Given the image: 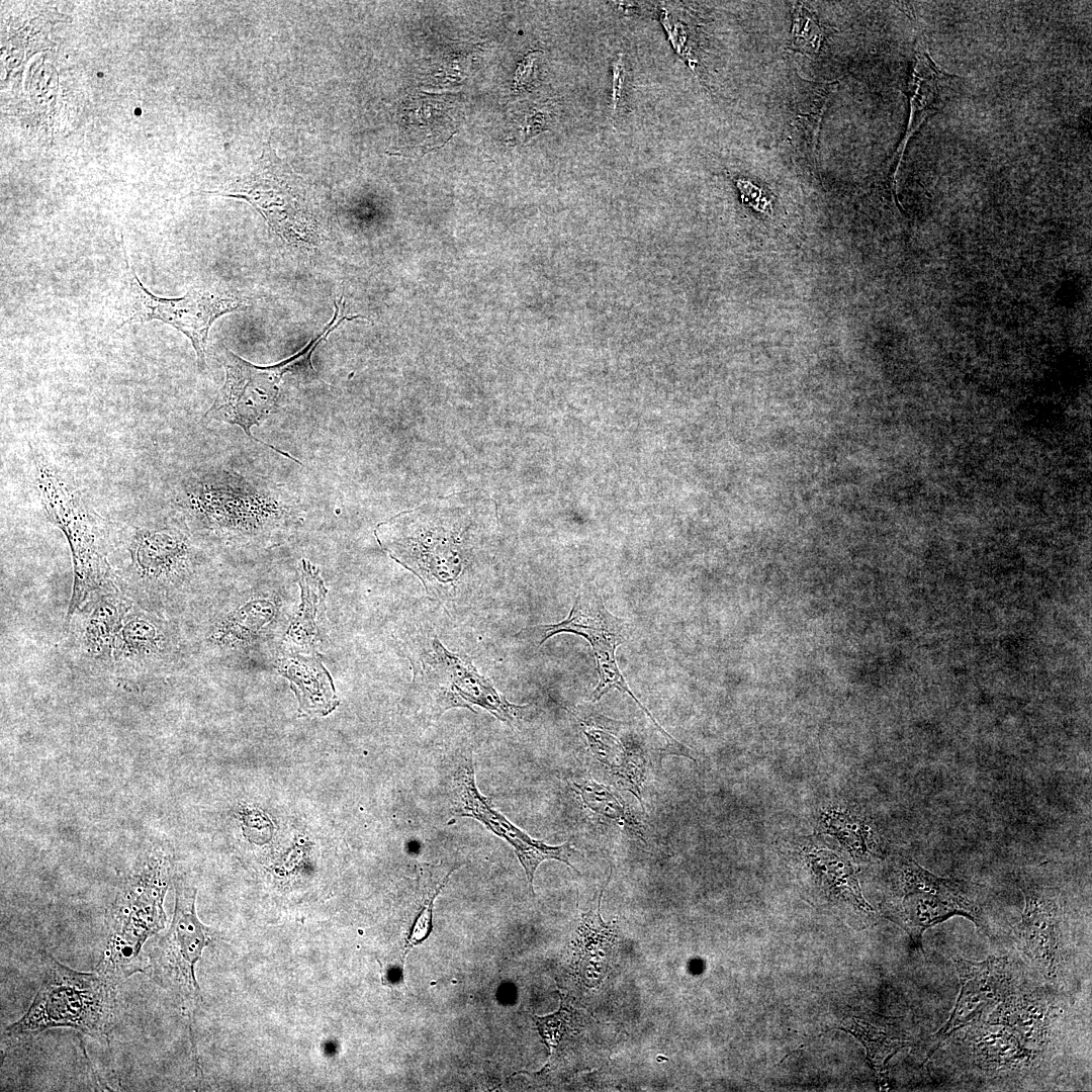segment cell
I'll return each mask as SVG.
<instances>
[{
  "mask_svg": "<svg viewBox=\"0 0 1092 1092\" xmlns=\"http://www.w3.org/2000/svg\"><path fill=\"white\" fill-rule=\"evenodd\" d=\"M989 1024L1006 1025L1017 1033L1024 1045L1037 1049L1046 1041L1050 1008L1036 996L1009 994L991 1014Z\"/></svg>",
  "mask_w": 1092,
  "mask_h": 1092,
  "instance_id": "7402d4cb",
  "label": "cell"
},
{
  "mask_svg": "<svg viewBox=\"0 0 1092 1092\" xmlns=\"http://www.w3.org/2000/svg\"><path fill=\"white\" fill-rule=\"evenodd\" d=\"M133 604L115 586L93 596L66 620H77L73 625L77 655L93 670L110 671L117 632Z\"/></svg>",
  "mask_w": 1092,
  "mask_h": 1092,
  "instance_id": "e0dca14e",
  "label": "cell"
},
{
  "mask_svg": "<svg viewBox=\"0 0 1092 1092\" xmlns=\"http://www.w3.org/2000/svg\"><path fill=\"white\" fill-rule=\"evenodd\" d=\"M174 641L165 618L133 604L117 632L110 671L155 673L166 666Z\"/></svg>",
  "mask_w": 1092,
  "mask_h": 1092,
  "instance_id": "2e32d148",
  "label": "cell"
},
{
  "mask_svg": "<svg viewBox=\"0 0 1092 1092\" xmlns=\"http://www.w3.org/2000/svg\"><path fill=\"white\" fill-rule=\"evenodd\" d=\"M195 898L196 889L177 884L171 926L154 945L147 967L153 978L176 993L189 1011L199 997L194 967L211 935L197 918Z\"/></svg>",
  "mask_w": 1092,
  "mask_h": 1092,
  "instance_id": "8fae6325",
  "label": "cell"
},
{
  "mask_svg": "<svg viewBox=\"0 0 1092 1092\" xmlns=\"http://www.w3.org/2000/svg\"><path fill=\"white\" fill-rule=\"evenodd\" d=\"M978 1038L975 1057L988 1067L1000 1068L1025 1055L1022 1041L1006 1029H986Z\"/></svg>",
  "mask_w": 1092,
  "mask_h": 1092,
  "instance_id": "d4e9b609",
  "label": "cell"
},
{
  "mask_svg": "<svg viewBox=\"0 0 1092 1092\" xmlns=\"http://www.w3.org/2000/svg\"><path fill=\"white\" fill-rule=\"evenodd\" d=\"M572 788L588 809L614 821L627 833L646 843L643 825L618 793L592 780L574 782Z\"/></svg>",
  "mask_w": 1092,
  "mask_h": 1092,
  "instance_id": "603a6c76",
  "label": "cell"
},
{
  "mask_svg": "<svg viewBox=\"0 0 1092 1092\" xmlns=\"http://www.w3.org/2000/svg\"><path fill=\"white\" fill-rule=\"evenodd\" d=\"M541 632L539 646L560 633H572L586 639L595 654L599 684L589 695L590 702L599 701L612 689L629 695L636 704L640 701L630 690L616 660V649L628 637L627 623L610 613L600 593L592 586L578 590L568 616L556 623L533 627Z\"/></svg>",
  "mask_w": 1092,
  "mask_h": 1092,
  "instance_id": "4fadbf2b",
  "label": "cell"
},
{
  "mask_svg": "<svg viewBox=\"0 0 1092 1092\" xmlns=\"http://www.w3.org/2000/svg\"><path fill=\"white\" fill-rule=\"evenodd\" d=\"M277 670L289 680L299 712L309 716H326L338 707L333 678L316 654L288 652L278 660Z\"/></svg>",
  "mask_w": 1092,
  "mask_h": 1092,
  "instance_id": "ffe728a7",
  "label": "cell"
},
{
  "mask_svg": "<svg viewBox=\"0 0 1092 1092\" xmlns=\"http://www.w3.org/2000/svg\"><path fill=\"white\" fill-rule=\"evenodd\" d=\"M622 69H624L623 64H622L621 60H618L616 62L615 66H614L613 112L617 108L619 99L621 97L622 80H623L622 72H624V70H622Z\"/></svg>",
  "mask_w": 1092,
  "mask_h": 1092,
  "instance_id": "83f0119b",
  "label": "cell"
},
{
  "mask_svg": "<svg viewBox=\"0 0 1092 1092\" xmlns=\"http://www.w3.org/2000/svg\"><path fill=\"white\" fill-rule=\"evenodd\" d=\"M844 1029L852 1033L861 1041L867 1051L868 1061L875 1071L878 1083L881 1088L885 1089V1087L888 1086V1061L898 1051L908 1046L910 1043L900 1038L892 1037L886 1031L862 1020L853 1019L852 1023Z\"/></svg>",
  "mask_w": 1092,
  "mask_h": 1092,
  "instance_id": "cb8c5ba5",
  "label": "cell"
},
{
  "mask_svg": "<svg viewBox=\"0 0 1092 1092\" xmlns=\"http://www.w3.org/2000/svg\"><path fill=\"white\" fill-rule=\"evenodd\" d=\"M497 524L496 506L478 491L436 498L380 523V547L416 574L427 593L451 588L485 557Z\"/></svg>",
  "mask_w": 1092,
  "mask_h": 1092,
  "instance_id": "6da1fadb",
  "label": "cell"
},
{
  "mask_svg": "<svg viewBox=\"0 0 1092 1092\" xmlns=\"http://www.w3.org/2000/svg\"><path fill=\"white\" fill-rule=\"evenodd\" d=\"M125 285L121 297L120 324L161 321L183 333L191 341L200 371L206 368L208 333L214 321L229 312L243 310L250 299L233 293L191 287L177 298H163L149 292L129 265L122 245Z\"/></svg>",
  "mask_w": 1092,
  "mask_h": 1092,
  "instance_id": "ba28073f",
  "label": "cell"
},
{
  "mask_svg": "<svg viewBox=\"0 0 1092 1092\" xmlns=\"http://www.w3.org/2000/svg\"><path fill=\"white\" fill-rule=\"evenodd\" d=\"M436 693L441 711L478 706L497 720L511 724L523 717L530 705H515L499 694L491 681L478 673L467 657L446 649L437 637L415 668V675Z\"/></svg>",
  "mask_w": 1092,
  "mask_h": 1092,
  "instance_id": "7c38bea8",
  "label": "cell"
},
{
  "mask_svg": "<svg viewBox=\"0 0 1092 1092\" xmlns=\"http://www.w3.org/2000/svg\"><path fill=\"white\" fill-rule=\"evenodd\" d=\"M127 540V566L115 573L118 587L142 609L166 619L194 575L189 536L176 527H134Z\"/></svg>",
  "mask_w": 1092,
  "mask_h": 1092,
  "instance_id": "5b68a950",
  "label": "cell"
},
{
  "mask_svg": "<svg viewBox=\"0 0 1092 1092\" xmlns=\"http://www.w3.org/2000/svg\"><path fill=\"white\" fill-rule=\"evenodd\" d=\"M1025 908L1018 932L1027 956L1046 977H1054L1059 966L1060 895L1054 888L1022 881Z\"/></svg>",
  "mask_w": 1092,
  "mask_h": 1092,
  "instance_id": "ac0fdd59",
  "label": "cell"
},
{
  "mask_svg": "<svg viewBox=\"0 0 1092 1092\" xmlns=\"http://www.w3.org/2000/svg\"><path fill=\"white\" fill-rule=\"evenodd\" d=\"M822 38V31L811 11L801 4L795 5L792 29L793 48L805 53H817Z\"/></svg>",
  "mask_w": 1092,
  "mask_h": 1092,
  "instance_id": "484cf974",
  "label": "cell"
},
{
  "mask_svg": "<svg viewBox=\"0 0 1092 1092\" xmlns=\"http://www.w3.org/2000/svg\"><path fill=\"white\" fill-rule=\"evenodd\" d=\"M454 782L457 795L455 814L459 817H468L479 821L513 847L524 868L533 894L534 875L542 861L555 859L574 869L569 858L577 851L572 848L569 841L561 845H548L541 840L532 838L499 813L493 807L491 801L479 792L475 783L474 767L470 756L465 757L459 764Z\"/></svg>",
  "mask_w": 1092,
  "mask_h": 1092,
  "instance_id": "5bb4252c",
  "label": "cell"
},
{
  "mask_svg": "<svg viewBox=\"0 0 1092 1092\" xmlns=\"http://www.w3.org/2000/svg\"><path fill=\"white\" fill-rule=\"evenodd\" d=\"M116 1010L115 983L95 973H82L46 957L42 983L24 1015L5 1029L26 1036L54 1027H72L95 1037L110 1032Z\"/></svg>",
  "mask_w": 1092,
  "mask_h": 1092,
  "instance_id": "277c9868",
  "label": "cell"
},
{
  "mask_svg": "<svg viewBox=\"0 0 1092 1092\" xmlns=\"http://www.w3.org/2000/svg\"><path fill=\"white\" fill-rule=\"evenodd\" d=\"M454 870L455 869H452L444 877L442 882L439 884L438 887H436L434 889V891L432 893H428V896H427V899H426V904H425L424 907H422V910H421L420 914L418 915V917H417V919H416V921H415V923L413 925L411 933L406 938V942H405V945H404L403 959L406 957V954L415 946L421 944L423 941H425L429 937V935H430V933H431V931L433 929L434 901L437 898V896L439 895V893L441 892V890L445 887L450 875L453 873Z\"/></svg>",
  "mask_w": 1092,
  "mask_h": 1092,
  "instance_id": "4316f807",
  "label": "cell"
},
{
  "mask_svg": "<svg viewBox=\"0 0 1092 1092\" xmlns=\"http://www.w3.org/2000/svg\"><path fill=\"white\" fill-rule=\"evenodd\" d=\"M301 604L296 610L284 637L287 652H312L321 638L320 622L325 611L328 593L320 569L302 559L299 579Z\"/></svg>",
  "mask_w": 1092,
  "mask_h": 1092,
  "instance_id": "44dd1931",
  "label": "cell"
},
{
  "mask_svg": "<svg viewBox=\"0 0 1092 1092\" xmlns=\"http://www.w3.org/2000/svg\"><path fill=\"white\" fill-rule=\"evenodd\" d=\"M176 504L191 529L241 544L279 542L302 522L297 497L284 486L223 468L187 475Z\"/></svg>",
  "mask_w": 1092,
  "mask_h": 1092,
  "instance_id": "7a4b0ae2",
  "label": "cell"
},
{
  "mask_svg": "<svg viewBox=\"0 0 1092 1092\" xmlns=\"http://www.w3.org/2000/svg\"><path fill=\"white\" fill-rule=\"evenodd\" d=\"M578 720L594 756L643 806L641 789L646 779L647 759L640 745L632 739H623V736L614 734L613 720L602 715Z\"/></svg>",
  "mask_w": 1092,
  "mask_h": 1092,
  "instance_id": "d6986e66",
  "label": "cell"
},
{
  "mask_svg": "<svg viewBox=\"0 0 1092 1092\" xmlns=\"http://www.w3.org/2000/svg\"><path fill=\"white\" fill-rule=\"evenodd\" d=\"M898 884L886 916L904 928L922 951L923 932L951 916L962 915L982 925L977 886L972 883L939 878L908 858L900 866Z\"/></svg>",
  "mask_w": 1092,
  "mask_h": 1092,
  "instance_id": "9c48e42d",
  "label": "cell"
},
{
  "mask_svg": "<svg viewBox=\"0 0 1092 1092\" xmlns=\"http://www.w3.org/2000/svg\"><path fill=\"white\" fill-rule=\"evenodd\" d=\"M208 193L247 200L288 246L308 250L323 242L302 181L278 159L270 144L249 176L221 191Z\"/></svg>",
  "mask_w": 1092,
  "mask_h": 1092,
  "instance_id": "52a82bcc",
  "label": "cell"
},
{
  "mask_svg": "<svg viewBox=\"0 0 1092 1092\" xmlns=\"http://www.w3.org/2000/svg\"><path fill=\"white\" fill-rule=\"evenodd\" d=\"M166 889L167 872L159 866H147L127 881L110 910L105 946L95 972L116 984L144 971L143 945L165 924Z\"/></svg>",
  "mask_w": 1092,
  "mask_h": 1092,
  "instance_id": "8992f818",
  "label": "cell"
},
{
  "mask_svg": "<svg viewBox=\"0 0 1092 1092\" xmlns=\"http://www.w3.org/2000/svg\"><path fill=\"white\" fill-rule=\"evenodd\" d=\"M225 370L224 383L203 420H215L240 426L255 442L301 465V462L273 445L255 438L253 426L278 411L283 374L275 364L258 366L236 355L228 348L220 353Z\"/></svg>",
  "mask_w": 1092,
  "mask_h": 1092,
  "instance_id": "30bf717a",
  "label": "cell"
},
{
  "mask_svg": "<svg viewBox=\"0 0 1092 1092\" xmlns=\"http://www.w3.org/2000/svg\"><path fill=\"white\" fill-rule=\"evenodd\" d=\"M953 963L960 977L961 991L949 1018L933 1035L926 1061L946 1037L984 1016L1004 1000L1013 987L1009 965L1004 959L991 957L984 962H971L956 956Z\"/></svg>",
  "mask_w": 1092,
  "mask_h": 1092,
  "instance_id": "9a60e30c",
  "label": "cell"
},
{
  "mask_svg": "<svg viewBox=\"0 0 1092 1092\" xmlns=\"http://www.w3.org/2000/svg\"><path fill=\"white\" fill-rule=\"evenodd\" d=\"M32 466L46 516L64 533L72 554L74 583L68 619L96 594L118 586L117 578L97 519L73 478L37 451L32 452Z\"/></svg>",
  "mask_w": 1092,
  "mask_h": 1092,
  "instance_id": "3957f363",
  "label": "cell"
}]
</instances>
